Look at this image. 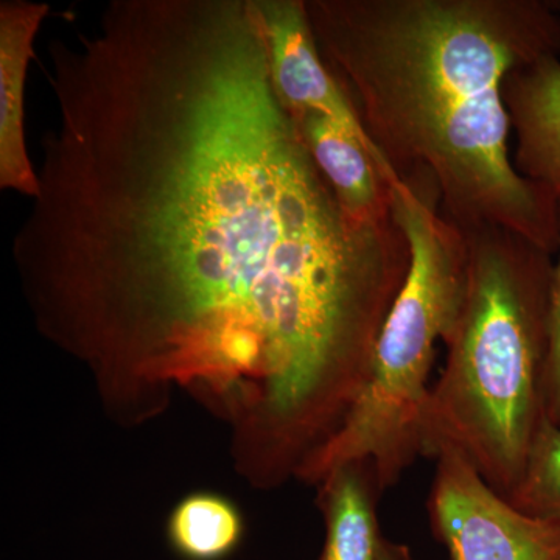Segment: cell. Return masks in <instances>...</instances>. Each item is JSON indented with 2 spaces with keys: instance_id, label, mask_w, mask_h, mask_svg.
<instances>
[{
  "instance_id": "cell-1",
  "label": "cell",
  "mask_w": 560,
  "mask_h": 560,
  "mask_svg": "<svg viewBox=\"0 0 560 560\" xmlns=\"http://www.w3.org/2000/svg\"><path fill=\"white\" fill-rule=\"evenodd\" d=\"M57 120L13 260L39 334L139 425L187 394L260 489L341 429L407 279L349 215L271 79L257 0H114L55 39Z\"/></svg>"
},
{
  "instance_id": "cell-2",
  "label": "cell",
  "mask_w": 560,
  "mask_h": 560,
  "mask_svg": "<svg viewBox=\"0 0 560 560\" xmlns=\"http://www.w3.org/2000/svg\"><path fill=\"white\" fill-rule=\"evenodd\" d=\"M320 55L400 179L427 175L460 231L552 256L558 198L512 161L508 75L560 58L559 0H305Z\"/></svg>"
},
{
  "instance_id": "cell-3",
  "label": "cell",
  "mask_w": 560,
  "mask_h": 560,
  "mask_svg": "<svg viewBox=\"0 0 560 560\" xmlns=\"http://www.w3.org/2000/svg\"><path fill=\"white\" fill-rule=\"evenodd\" d=\"M469 275L440 381L422 415L423 456L452 445L510 499L545 412L552 254L503 230L463 231Z\"/></svg>"
},
{
  "instance_id": "cell-4",
  "label": "cell",
  "mask_w": 560,
  "mask_h": 560,
  "mask_svg": "<svg viewBox=\"0 0 560 560\" xmlns=\"http://www.w3.org/2000/svg\"><path fill=\"white\" fill-rule=\"evenodd\" d=\"M393 212L410 245L407 279L386 316L370 375L341 429L302 469L298 481L318 486L330 471L374 460L383 488H393L423 456L422 415L436 345L458 323L469 275V245L441 210L429 176L390 187Z\"/></svg>"
},
{
  "instance_id": "cell-5",
  "label": "cell",
  "mask_w": 560,
  "mask_h": 560,
  "mask_svg": "<svg viewBox=\"0 0 560 560\" xmlns=\"http://www.w3.org/2000/svg\"><path fill=\"white\" fill-rule=\"evenodd\" d=\"M434 459L427 511L452 560H560L559 521L512 506L452 445H442Z\"/></svg>"
},
{
  "instance_id": "cell-6",
  "label": "cell",
  "mask_w": 560,
  "mask_h": 560,
  "mask_svg": "<svg viewBox=\"0 0 560 560\" xmlns=\"http://www.w3.org/2000/svg\"><path fill=\"white\" fill-rule=\"evenodd\" d=\"M265 33L272 84L290 114H324L352 132L370 150L389 186L400 183L382 151L372 142L355 106L320 55L305 0H257Z\"/></svg>"
},
{
  "instance_id": "cell-7",
  "label": "cell",
  "mask_w": 560,
  "mask_h": 560,
  "mask_svg": "<svg viewBox=\"0 0 560 560\" xmlns=\"http://www.w3.org/2000/svg\"><path fill=\"white\" fill-rule=\"evenodd\" d=\"M50 5L28 0L0 3V189L35 198L36 167L25 145L24 94L35 39Z\"/></svg>"
},
{
  "instance_id": "cell-8",
  "label": "cell",
  "mask_w": 560,
  "mask_h": 560,
  "mask_svg": "<svg viewBox=\"0 0 560 560\" xmlns=\"http://www.w3.org/2000/svg\"><path fill=\"white\" fill-rule=\"evenodd\" d=\"M515 149L512 161L523 178L560 195V58L545 57L512 70L504 83Z\"/></svg>"
},
{
  "instance_id": "cell-9",
  "label": "cell",
  "mask_w": 560,
  "mask_h": 560,
  "mask_svg": "<svg viewBox=\"0 0 560 560\" xmlns=\"http://www.w3.org/2000/svg\"><path fill=\"white\" fill-rule=\"evenodd\" d=\"M290 116L313 162L349 215L364 221L394 215L390 186L357 136L313 110Z\"/></svg>"
},
{
  "instance_id": "cell-10",
  "label": "cell",
  "mask_w": 560,
  "mask_h": 560,
  "mask_svg": "<svg viewBox=\"0 0 560 560\" xmlns=\"http://www.w3.org/2000/svg\"><path fill=\"white\" fill-rule=\"evenodd\" d=\"M374 460H353L318 485L326 540L318 560H377L382 536L378 503L383 492Z\"/></svg>"
},
{
  "instance_id": "cell-11",
  "label": "cell",
  "mask_w": 560,
  "mask_h": 560,
  "mask_svg": "<svg viewBox=\"0 0 560 560\" xmlns=\"http://www.w3.org/2000/svg\"><path fill=\"white\" fill-rule=\"evenodd\" d=\"M167 541L183 560H226L241 548L246 526L234 501L217 492L189 493L168 515Z\"/></svg>"
},
{
  "instance_id": "cell-12",
  "label": "cell",
  "mask_w": 560,
  "mask_h": 560,
  "mask_svg": "<svg viewBox=\"0 0 560 560\" xmlns=\"http://www.w3.org/2000/svg\"><path fill=\"white\" fill-rule=\"evenodd\" d=\"M508 501L533 517L560 522V429L548 418L541 420L522 480Z\"/></svg>"
},
{
  "instance_id": "cell-13",
  "label": "cell",
  "mask_w": 560,
  "mask_h": 560,
  "mask_svg": "<svg viewBox=\"0 0 560 560\" xmlns=\"http://www.w3.org/2000/svg\"><path fill=\"white\" fill-rule=\"evenodd\" d=\"M558 260L552 267L550 294V348L545 371V412L560 429V195L558 197Z\"/></svg>"
},
{
  "instance_id": "cell-14",
  "label": "cell",
  "mask_w": 560,
  "mask_h": 560,
  "mask_svg": "<svg viewBox=\"0 0 560 560\" xmlns=\"http://www.w3.org/2000/svg\"><path fill=\"white\" fill-rule=\"evenodd\" d=\"M377 560H415V558L407 545L383 539Z\"/></svg>"
}]
</instances>
